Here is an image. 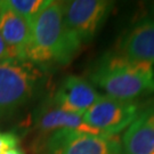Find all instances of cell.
I'll list each match as a JSON object with an SVG mask.
<instances>
[{"instance_id":"9a60e30c","label":"cell","mask_w":154,"mask_h":154,"mask_svg":"<svg viewBox=\"0 0 154 154\" xmlns=\"http://www.w3.org/2000/svg\"><path fill=\"white\" fill-rule=\"evenodd\" d=\"M5 154H24V152H23L21 149L15 147V149H9V151H7Z\"/></svg>"},{"instance_id":"8992f818","label":"cell","mask_w":154,"mask_h":154,"mask_svg":"<svg viewBox=\"0 0 154 154\" xmlns=\"http://www.w3.org/2000/svg\"><path fill=\"white\" fill-rule=\"evenodd\" d=\"M47 154H122L116 136L91 135L75 130L50 132L46 143Z\"/></svg>"},{"instance_id":"8fae6325","label":"cell","mask_w":154,"mask_h":154,"mask_svg":"<svg viewBox=\"0 0 154 154\" xmlns=\"http://www.w3.org/2000/svg\"><path fill=\"white\" fill-rule=\"evenodd\" d=\"M37 126L41 131L45 132H53L56 130H75L85 134L106 136L97 129L88 126L83 121L82 116L57 109L54 105L39 113L37 118Z\"/></svg>"},{"instance_id":"ba28073f","label":"cell","mask_w":154,"mask_h":154,"mask_svg":"<svg viewBox=\"0 0 154 154\" xmlns=\"http://www.w3.org/2000/svg\"><path fill=\"white\" fill-rule=\"evenodd\" d=\"M0 35L8 49L11 58L26 60L31 44V25L0 1Z\"/></svg>"},{"instance_id":"9c48e42d","label":"cell","mask_w":154,"mask_h":154,"mask_svg":"<svg viewBox=\"0 0 154 154\" xmlns=\"http://www.w3.org/2000/svg\"><path fill=\"white\" fill-rule=\"evenodd\" d=\"M120 54L135 62L154 65V18H146L127 33Z\"/></svg>"},{"instance_id":"7a4b0ae2","label":"cell","mask_w":154,"mask_h":154,"mask_svg":"<svg viewBox=\"0 0 154 154\" xmlns=\"http://www.w3.org/2000/svg\"><path fill=\"white\" fill-rule=\"evenodd\" d=\"M90 79L106 96L135 100L154 93V67L121 54H107L99 60Z\"/></svg>"},{"instance_id":"30bf717a","label":"cell","mask_w":154,"mask_h":154,"mask_svg":"<svg viewBox=\"0 0 154 154\" xmlns=\"http://www.w3.org/2000/svg\"><path fill=\"white\" fill-rule=\"evenodd\" d=\"M121 146L122 154L154 153V107L139 114L127 128Z\"/></svg>"},{"instance_id":"2e32d148","label":"cell","mask_w":154,"mask_h":154,"mask_svg":"<svg viewBox=\"0 0 154 154\" xmlns=\"http://www.w3.org/2000/svg\"><path fill=\"white\" fill-rule=\"evenodd\" d=\"M152 154H154V153H152Z\"/></svg>"},{"instance_id":"5b68a950","label":"cell","mask_w":154,"mask_h":154,"mask_svg":"<svg viewBox=\"0 0 154 154\" xmlns=\"http://www.w3.org/2000/svg\"><path fill=\"white\" fill-rule=\"evenodd\" d=\"M139 112L135 100L100 96L99 99L82 116L88 126L106 136H116L137 119Z\"/></svg>"},{"instance_id":"5bb4252c","label":"cell","mask_w":154,"mask_h":154,"mask_svg":"<svg viewBox=\"0 0 154 154\" xmlns=\"http://www.w3.org/2000/svg\"><path fill=\"white\" fill-rule=\"evenodd\" d=\"M9 58H11V56H9L8 49H7L5 42H4V40L0 35V63L6 61V60H9Z\"/></svg>"},{"instance_id":"7c38bea8","label":"cell","mask_w":154,"mask_h":154,"mask_svg":"<svg viewBox=\"0 0 154 154\" xmlns=\"http://www.w3.org/2000/svg\"><path fill=\"white\" fill-rule=\"evenodd\" d=\"M49 0H6L4 1L8 8L24 17L31 25L39 13L48 5Z\"/></svg>"},{"instance_id":"3957f363","label":"cell","mask_w":154,"mask_h":154,"mask_svg":"<svg viewBox=\"0 0 154 154\" xmlns=\"http://www.w3.org/2000/svg\"><path fill=\"white\" fill-rule=\"evenodd\" d=\"M42 80V72L26 60L9 58L0 63V118L30 102Z\"/></svg>"},{"instance_id":"52a82bcc","label":"cell","mask_w":154,"mask_h":154,"mask_svg":"<svg viewBox=\"0 0 154 154\" xmlns=\"http://www.w3.org/2000/svg\"><path fill=\"white\" fill-rule=\"evenodd\" d=\"M100 96L88 80L78 75H67L56 90L53 105L82 116Z\"/></svg>"},{"instance_id":"277c9868","label":"cell","mask_w":154,"mask_h":154,"mask_svg":"<svg viewBox=\"0 0 154 154\" xmlns=\"http://www.w3.org/2000/svg\"><path fill=\"white\" fill-rule=\"evenodd\" d=\"M112 6L113 2L107 0L63 1L66 28L81 45L90 42L103 26Z\"/></svg>"},{"instance_id":"4fadbf2b","label":"cell","mask_w":154,"mask_h":154,"mask_svg":"<svg viewBox=\"0 0 154 154\" xmlns=\"http://www.w3.org/2000/svg\"><path fill=\"white\" fill-rule=\"evenodd\" d=\"M20 139L13 132L0 131V154H5L7 151L17 147Z\"/></svg>"},{"instance_id":"6da1fadb","label":"cell","mask_w":154,"mask_h":154,"mask_svg":"<svg viewBox=\"0 0 154 154\" xmlns=\"http://www.w3.org/2000/svg\"><path fill=\"white\" fill-rule=\"evenodd\" d=\"M81 44L66 28L63 1L49 0L31 24V44L28 61L45 69L67 64L80 49Z\"/></svg>"}]
</instances>
